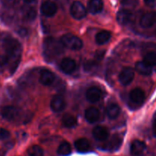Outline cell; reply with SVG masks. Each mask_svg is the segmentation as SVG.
<instances>
[{
	"instance_id": "32",
	"label": "cell",
	"mask_w": 156,
	"mask_h": 156,
	"mask_svg": "<svg viewBox=\"0 0 156 156\" xmlns=\"http://www.w3.org/2000/svg\"><path fill=\"white\" fill-rule=\"evenodd\" d=\"M6 65H8V61L5 55H0V72L4 70Z\"/></svg>"
},
{
	"instance_id": "11",
	"label": "cell",
	"mask_w": 156,
	"mask_h": 156,
	"mask_svg": "<svg viewBox=\"0 0 156 156\" xmlns=\"http://www.w3.org/2000/svg\"><path fill=\"white\" fill-rule=\"evenodd\" d=\"M122 143V139L118 136V135H115L113 136L108 142L105 143V150H108L109 151H115L119 149Z\"/></svg>"
},
{
	"instance_id": "29",
	"label": "cell",
	"mask_w": 156,
	"mask_h": 156,
	"mask_svg": "<svg viewBox=\"0 0 156 156\" xmlns=\"http://www.w3.org/2000/svg\"><path fill=\"white\" fill-rule=\"evenodd\" d=\"M36 10L31 8V9H29L26 11L25 13H24V18L28 21H32L36 18Z\"/></svg>"
},
{
	"instance_id": "21",
	"label": "cell",
	"mask_w": 156,
	"mask_h": 156,
	"mask_svg": "<svg viewBox=\"0 0 156 156\" xmlns=\"http://www.w3.org/2000/svg\"><path fill=\"white\" fill-rule=\"evenodd\" d=\"M111 38V32L108 31L103 30L99 32L95 36V41L98 44H105L110 41Z\"/></svg>"
},
{
	"instance_id": "3",
	"label": "cell",
	"mask_w": 156,
	"mask_h": 156,
	"mask_svg": "<svg viewBox=\"0 0 156 156\" xmlns=\"http://www.w3.org/2000/svg\"><path fill=\"white\" fill-rule=\"evenodd\" d=\"M60 41L64 47L73 50H80L83 46L82 41L73 34H66L60 38Z\"/></svg>"
},
{
	"instance_id": "7",
	"label": "cell",
	"mask_w": 156,
	"mask_h": 156,
	"mask_svg": "<svg viewBox=\"0 0 156 156\" xmlns=\"http://www.w3.org/2000/svg\"><path fill=\"white\" fill-rule=\"evenodd\" d=\"M57 6L52 1H46L41 6V12L46 17H52L57 12Z\"/></svg>"
},
{
	"instance_id": "36",
	"label": "cell",
	"mask_w": 156,
	"mask_h": 156,
	"mask_svg": "<svg viewBox=\"0 0 156 156\" xmlns=\"http://www.w3.org/2000/svg\"><path fill=\"white\" fill-rule=\"evenodd\" d=\"M24 1L27 4H30V3H33L34 2H35V0H24Z\"/></svg>"
},
{
	"instance_id": "10",
	"label": "cell",
	"mask_w": 156,
	"mask_h": 156,
	"mask_svg": "<svg viewBox=\"0 0 156 156\" xmlns=\"http://www.w3.org/2000/svg\"><path fill=\"white\" fill-rule=\"evenodd\" d=\"M59 67H60L61 70L65 73H72L76 69V63L72 58H64L61 61Z\"/></svg>"
},
{
	"instance_id": "18",
	"label": "cell",
	"mask_w": 156,
	"mask_h": 156,
	"mask_svg": "<svg viewBox=\"0 0 156 156\" xmlns=\"http://www.w3.org/2000/svg\"><path fill=\"white\" fill-rule=\"evenodd\" d=\"M85 118L89 123H94L100 118V112L95 107H90L85 110Z\"/></svg>"
},
{
	"instance_id": "23",
	"label": "cell",
	"mask_w": 156,
	"mask_h": 156,
	"mask_svg": "<svg viewBox=\"0 0 156 156\" xmlns=\"http://www.w3.org/2000/svg\"><path fill=\"white\" fill-rule=\"evenodd\" d=\"M120 113V107L116 103H111L107 108V115L111 119H115Z\"/></svg>"
},
{
	"instance_id": "14",
	"label": "cell",
	"mask_w": 156,
	"mask_h": 156,
	"mask_svg": "<svg viewBox=\"0 0 156 156\" xmlns=\"http://www.w3.org/2000/svg\"><path fill=\"white\" fill-rule=\"evenodd\" d=\"M156 21V15L154 12H148L143 15L140 18V24L143 28H151Z\"/></svg>"
},
{
	"instance_id": "15",
	"label": "cell",
	"mask_w": 156,
	"mask_h": 156,
	"mask_svg": "<svg viewBox=\"0 0 156 156\" xmlns=\"http://www.w3.org/2000/svg\"><path fill=\"white\" fill-rule=\"evenodd\" d=\"M101 97V90L98 87H91L86 91V98L90 102H97Z\"/></svg>"
},
{
	"instance_id": "35",
	"label": "cell",
	"mask_w": 156,
	"mask_h": 156,
	"mask_svg": "<svg viewBox=\"0 0 156 156\" xmlns=\"http://www.w3.org/2000/svg\"><path fill=\"white\" fill-rule=\"evenodd\" d=\"M153 132L154 135L156 136V114L154 118V122H153Z\"/></svg>"
},
{
	"instance_id": "22",
	"label": "cell",
	"mask_w": 156,
	"mask_h": 156,
	"mask_svg": "<svg viewBox=\"0 0 156 156\" xmlns=\"http://www.w3.org/2000/svg\"><path fill=\"white\" fill-rule=\"evenodd\" d=\"M75 148L79 152H87L90 149V143L86 139H79L75 142Z\"/></svg>"
},
{
	"instance_id": "34",
	"label": "cell",
	"mask_w": 156,
	"mask_h": 156,
	"mask_svg": "<svg viewBox=\"0 0 156 156\" xmlns=\"http://www.w3.org/2000/svg\"><path fill=\"white\" fill-rule=\"evenodd\" d=\"M144 2L148 6H152L155 2V0H144Z\"/></svg>"
},
{
	"instance_id": "8",
	"label": "cell",
	"mask_w": 156,
	"mask_h": 156,
	"mask_svg": "<svg viewBox=\"0 0 156 156\" xmlns=\"http://www.w3.org/2000/svg\"><path fill=\"white\" fill-rule=\"evenodd\" d=\"M134 18V15L130 11L127 9H121L117 14V20L119 24L126 25L132 22Z\"/></svg>"
},
{
	"instance_id": "19",
	"label": "cell",
	"mask_w": 156,
	"mask_h": 156,
	"mask_svg": "<svg viewBox=\"0 0 156 156\" xmlns=\"http://www.w3.org/2000/svg\"><path fill=\"white\" fill-rule=\"evenodd\" d=\"M104 3L102 0H90L88 4V9L90 13L95 15L103 10Z\"/></svg>"
},
{
	"instance_id": "30",
	"label": "cell",
	"mask_w": 156,
	"mask_h": 156,
	"mask_svg": "<svg viewBox=\"0 0 156 156\" xmlns=\"http://www.w3.org/2000/svg\"><path fill=\"white\" fill-rule=\"evenodd\" d=\"M121 3L126 7H135L138 5L139 0H122Z\"/></svg>"
},
{
	"instance_id": "4",
	"label": "cell",
	"mask_w": 156,
	"mask_h": 156,
	"mask_svg": "<svg viewBox=\"0 0 156 156\" xmlns=\"http://www.w3.org/2000/svg\"><path fill=\"white\" fill-rule=\"evenodd\" d=\"M70 14L75 19L80 20L86 16L87 11L84 5L79 1H76L70 7Z\"/></svg>"
},
{
	"instance_id": "12",
	"label": "cell",
	"mask_w": 156,
	"mask_h": 156,
	"mask_svg": "<svg viewBox=\"0 0 156 156\" xmlns=\"http://www.w3.org/2000/svg\"><path fill=\"white\" fill-rule=\"evenodd\" d=\"M146 149V144L140 140H134L130 146L131 156H141Z\"/></svg>"
},
{
	"instance_id": "24",
	"label": "cell",
	"mask_w": 156,
	"mask_h": 156,
	"mask_svg": "<svg viewBox=\"0 0 156 156\" xmlns=\"http://www.w3.org/2000/svg\"><path fill=\"white\" fill-rule=\"evenodd\" d=\"M62 122L66 128H74L77 125V119L73 115L67 114L62 117Z\"/></svg>"
},
{
	"instance_id": "5",
	"label": "cell",
	"mask_w": 156,
	"mask_h": 156,
	"mask_svg": "<svg viewBox=\"0 0 156 156\" xmlns=\"http://www.w3.org/2000/svg\"><path fill=\"white\" fill-rule=\"evenodd\" d=\"M135 73L131 67H124L119 75V81L123 86H127L133 80Z\"/></svg>"
},
{
	"instance_id": "6",
	"label": "cell",
	"mask_w": 156,
	"mask_h": 156,
	"mask_svg": "<svg viewBox=\"0 0 156 156\" xmlns=\"http://www.w3.org/2000/svg\"><path fill=\"white\" fill-rule=\"evenodd\" d=\"M1 116L7 121H13L19 116V110L12 106H6L1 110Z\"/></svg>"
},
{
	"instance_id": "2",
	"label": "cell",
	"mask_w": 156,
	"mask_h": 156,
	"mask_svg": "<svg viewBox=\"0 0 156 156\" xmlns=\"http://www.w3.org/2000/svg\"><path fill=\"white\" fill-rule=\"evenodd\" d=\"M44 55L47 61L53 59L56 57L62 54L63 52V45L60 41L56 38H47L44 42Z\"/></svg>"
},
{
	"instance_id": "33",
	"label": "cell",
	"mask_w": 156,
	"mask_h": 156,
	"mask_svg": "<svg viewBox=\"0 0 156 156\" xmlns=\"http://www.w3.org/2000/svg\"><path fill=\"white\" fill-rule=\"evenodd\" d=\"M104 55H105V51H102V50H100V51H98L97 53H96L95 57H96V58H97V59L98 60V59H101V58H103Z\"/></svg>"
},
{
	"instance_id": "26",
	"label": "cell",
	"mask_w": 156,
	"mask_h": 156,
	"mask_svg": "<svg viewBox=\"0 0 156 156\" xmlns=\"http://www.w3.org/2000/svg\"><path fill=\"white\" fill-rule=\"evenodd\" d=\"M29 156H44V151L39 145H32L27 150Z\"/></svg>"
},
{
	"instance_id": "28",
	"label": "cell",
	"mask_w": 156,
	"mask_h": 156,
	"mask_svg": "<svg viewBox=\"0 0 156 156\" xmlns=\"http://www.w3.org/2000/svg\"><path fill=\"white\" fill-rule=\"evenodd\" d=\"M98 67V64L96 61H88L84 64L83 68L86 72H91L95 71Z\"/></svg>"
},
{
	"instance_id": "27",
	"label": "cell",
	"mask_w": 156,
	"mask_h": 156,
	"mask_svg": "<svg viewBox=\"0 0 156 156\" xmlns=\"http://www.w3.org/2000/svg\"><path fill=\"white\" fill-rule=\"evenodd\" d=\"M144 62L149 64L151 67L156 65V53L155 52H149L144 57Z\"/></svg>"
},
{
	"instance_id": "13",
	"label": "cell",
	"mask_w": 156,
	"mask_h": 156,
	"mask_svg": "<svg viewBox=\"0 0 156 156\" xmlns=\"http://www.w3.org/2000/svg\"><path fill=\"white\" fill-rule=\"evenodd\" d=\"M129 99L136 105H141L145 100V93L140 88H135L129 93Z\"/></svg>"
},
{
	"instance_id": "20",
	"label": "cell",
	"mask_w": 156,
	"mask_h": 156,
	"mask_svg": "<svg viewBox=\"0 0 156 156\" xmlns=\"http://www.w3.org/2000/svg\"><path fill=\"white\" fill-rule=\"evenodd\" d=\"M136 70L140 74L148 76L150 75L152 72V67L149 66L144 61H138L135 65Z\"/></svg>"
},
{
	"instance_id": "1",
	"label": "cell",
	"mask_w": 156,
	"mask_h": 156,
	"mask_svg": "<svg viewBox=\"0 0 156 156\" xmlns=\"http://www.w3.org/2000/svg\"><path fill=\"white\" fill-rule=\"evenodd\" d=\"M3 47L5 50V57L9 66V71L13 74L21 61L22 47L19 41L12 37H7L3 41Z\"/></svg>"
},
{
	"instance_id": "31",
	"label": "cell",
	"mask_w": 156,
	"mask_h": 156,
	"mask_svg": "<svg viewBox=\"0 0 156 156\" xmlns=\"http://www.w3.org/2000/svg\"><path fill=\"white\" fill-rule=\"evenodd\" d=\"M10 137V132L7 129L3 128H0V139L5 140Z\"/></svg>"
},
{
	"instance_id": "25",
	"label": "cell",
	"mask_w": 156,
	"mask_h": 156,
	"mask_svg": "<svg viewBox=\"0 0 156 156\" xmlns=\"http://www.w3.org/2000/svg\"><path fill=\"white\" fill-rule=\"evenodd\" d=\"M71 145L69 142H63L59 145L57 149V153L60 156H68L71 154Z\"/></svg>"
},
{
	"instance_id": "16",
	"label": "cell",
	"mask_w": 156,
	"mask_h": 156,
	"mask_svg": "<svg viewBox=\"0 0 156 156\" xmlns=\"http://www.w3.org/2000/svg\"><path fill=\"white\" fill-rule=\"evenodd\" d=\"M92 133L94 139L100 142L107 140L109 137V132L105 126L98 125V126L94 127Z\"/></svg>"
},
{
	"instance_id": "17",
	"label": "cell",
	"mask_w": 156,
	"mask_h": 156,
	"mask_svg": "<svg viewBox=\"0 0 156 156\" xmlns=\"http://www.w3.org/2000/svg\"><path fill=\"white\" fill-rule=\"evenodd\" d=\"M55 75L52 73L50 70L44 69L41 72V76H40V82L44 86H50L54 82Z\"/></svg>"
},
{
	"instance_id": "9",
	"label": "cell",
	"mask_w": 156,
	"mask_h": 156,
	"mask_svg": "<svg viewBox=\"0 0 156 156\" xmlns=\"http://www.w3.org/2000/svg\"><path fill=\"white\" fill-rule=\"evenodd\" d=\"M66 107V101L60 95H56L53 97L50 102V108L53 112L59 113L62 111Z\"/></svg>"
}]
</instances>
